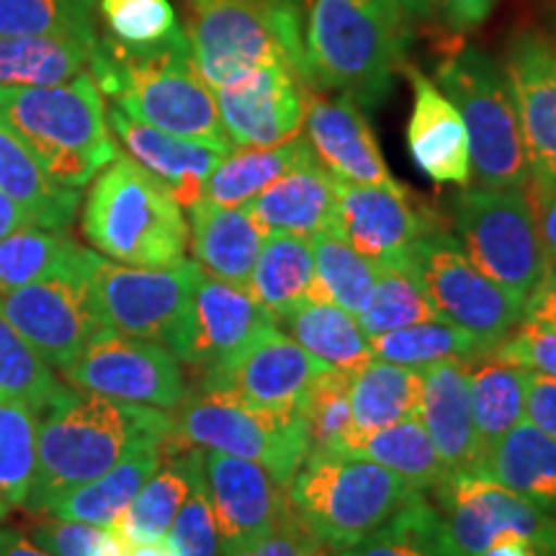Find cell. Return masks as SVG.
Instances as JSON below:
<instances>
[{"label": "cell", "instance_id": "21", "mask_svg": "<svg viewBox=\"0 0 556 556\" xmlns=\"http://www.w3.org/2000/svg\"><path fill=\"white\" fill-rule=\"evenodd\" d=\"M338 235L368 261L384 266L407 258L415 242L441 229L433 212L422 208L405 186H361L338 180Z\"/></svg>", "mask_w": 556, "mask_h": 556}, {"label": "cell", "instance_id": "33", "mask_svg": "<svg viewBox=\"0 0 556 556\" xmlns=\"http://www.w3.org/2000/svg\"><path fill=\"white\" fill-rule=\"evenodd\" d=\"M163 458L165 446L137 451V454L124 458L122 464H116L114 469H109L106 475L65 492L47 513L54 518L80 520V523L90 526H114L116 518L135 500L139 486L155 475Z\"/></svg>", "mask_w": 556, "mask_h": 556}, {"label": "cell", "instance_id": "41", "mask_svg": "<svg viewBox=\"0 0 556 556\" xmlns=\"http://www.w3.org/2000/svg\"><path fill=\"white\" fill-rule=\"evenodd\" d=\"M435 317L415 263L407 255V258L379 266L371 294H368L364 309L358 312V325L366 336H381V332L400 330Z\"/></svg>", "mask_w": 556, "mask_h": 556}, {"label": "cell", "instance_id": "55", "mask_svg": "<svg viewBox=\"0 0 556 556\" xmlns=\"http://www.w3.org/2000/svg\"><path fill=\"white\" fill-rule=\"evenodd\" d=\"M523 319H531V323H541L546 328L556 330V261H548L539 287L526 299Z\"/></svg>", "mask_w": 556, "mask_h": 556}, {"label": "cell", "instance_id": "27", "mask_svg": "<svg viewBox=\"0 0 556 556\" xmlns=\"http://www.w3.org/2000/svg\"><path fill=\"white\" fill-rule=\"evenodd\" d=\"M263 240L266 229L245 206H219L208 199L189 206L193 263L208 276L248 287Z\"/></svg>", "mask_w": 556, "mask_h": 556}, {"label": "cell", "instance_id": "32", "mask_svg": "<svg viewBox=\"0 0 556 556\" xmlns=\"http://www.w3.org/2000/svg\"><path fill=\"white\" fill-rule=\"evenodd\" d=\"M315 157L307 137L296 135L274 148H232L204 180L201 199L219 206H245L283 173Z\"/></svg>", "mask_w": 556, "mask_h": 556}, {"label": "cell", "instance_id": "4", "mask_svg": "<svg viewBox=\"0 0 556 556\" xmlns=\"http://www.w3.org/2000/svg\"><path fill=\"white\" fill-rule=\"evenodd\" d=\"M0 124L67 189L88 186L119 155L88 70L60 86L0 88Z\"/></svg>", "mask_w": 556, "mask_h": 556}, {"label": "cell", "instance_id": "25", "mask_svg": "<svg viewBox=\"0 0 556 556\" xmlns=\"http://www.w3.org/2000/svg\"><path fill=\"white\" fill-rule=\"evenodd\" d=\"M420 420L448 471L482 467L484 451L471 415L467 358L422 368Z\"/></svg>", "mask_w": 556, "mask_h": 556}, {"label": "cell", "instance_id": "16", "mask_svg": "<svg viewBox=\"0 0 556 556\" xmlns=\"http://www.w3.org/2000/svg\"><path fill=\"white\" fill-rule=\"evenodd\" d=\"M328 368L287 332L268 325L238 356L199 377V389L229 394L255 407L302 413L312 384Z\"/></svg>", "mask_w": 556, "mask_h": 556}, {"label": "cell", "instance_id": "60", "mask_svg": "<svg viewBox=\"0 0 556 556\" xmlns=\"http://www.w3.org/2000/svg\"><path fill=\"white\" fill-rule=\"evenodd\" d=\"M129 556H180L178 548L170 544V539L142 541V544H129Z\"/></svg>", "mask_w": 556, "mask_h": 556}, {"label": "cell", "instance_id": "49", "mask_svg": "<svg viewBox=\"0 0 556 556\" xmlns=\"http://www.w3.org/2000/svg\"><path fill=\"white\" fill-rule=\"evenodd\" d=\"M31 541L52 556H129V541L114 526L54 516L31 526Z\"/></svg>", "mask_w": 556, "mask_h": 556}, {"label": "cell", "instance_id": "26", "mask_svg": "<svg viewBox=\"0 0 556 556\" xmlns=\"http://www.w3.org/2000/svg\"><path fill=\"white\" fill-rule=\"evenodd\" d=\"M245 208L253 219L270 232L317 238V235H338V184L315 157L304 160L296 168L283 173L258 197L250 199Z\"/></svg>", "mask_w": 556, "mask_h": 556}, {"label": "cell", "instance_id": "54", "mask_svg": "<svg viewBox=\"0 0 556 556\" xmlns=\"http://www.w3.org/2000/svg\"><path fill=\"white\" fill-rule=\"evenodd\" d=\"M526 420L556 438V381L526 371Z\"/></svg>", "mask_w": 556, "mask_h": 556}, {"label": "cell", "instance_id": "11", "mask_svg": "<svg viewBox=\"0 0 556 556\" xmlns=\"http://www.w3.org/2000/svg\"><path fill=\"white\" fill-rule=\"evenodd\" d=\"M201 268L193 261L139 268L93 253L90 287L101 319L122 336L152 340L176 351Z\"/></svg>", "mask_w": 556, "mask_h": 556}, {"label": "cell", "instance_id": "40", "mask_svg": "<svg viewBox=\"0 0 556 556\" xmlns=\"http://www.w3.org/2000/svg\"><path fill=\"white\" fill-rule=\"evenodd\" d=\"M338 556H464L446 520L426 495H417L384 526Z\"/></svg>", "mask_w": 556, "mask_h": 556}, {"label": "cell", "instance_id": "39", "mask_svg": "<svg viewBox=\"0 0 556 556\" xmlns=\"http://www.w3.org/2000/svg\"><path fill=\"white\" fill-rule=\"evenodd\" d=\"M93 250L60 229L24 227L0 240V294L65 270L83 268Z\"/></svg>", "mask_w": 556, "mask_h": 556}, {"label": "cell", "instance_id": "10", "mask_svg": "<svg viewBox=\"0 0 556 556\" xmlns=\"http://www.w3.org/2000/svg\"><path fill=\"white\" fill-rule=\"evenodd\" d=\"M454 238L482 274L526 304L548 266L526 189H475L451 199Z\"/></svg>", "mask_w": 556, "mask_h": 556}, {"label": "cell", "instance_id": "57", "mask_svg": "<svg viewBox=\"0 0 556 556\" xmlns=\"http://www.w3.org/2000/svg\"><path fill=\"white\" fill-rule=\"evenodd\" d=\"M482 556H556L552 548H544L536 541L528 539H518V536H507L497 544H492Z\"/></svg>", "mask_w": 556, "mask_h": 556}, {"label": "cell", "instance_id": "17", "mask_svg": "<svg viewBox=\"0 0 556 556\" xmlns=\"http://www.w3.org/2000/svg\"><path fill=\"white\" fill-rule=\"evenodd\" d=\"M307 86L283 65H261L214 88L232 148H274L296 137L307 116Z\"/></svg>", "mask_w": 556, "mask_h": 556}, {"label": "cell", "instance_id": "34", "mask_svg": "<svg viewBox=\"0 0 556 556\" xmlns=\"http://www.w3.org/2000/svg\"><path fill=\"white\" fill-rule=\"evenodd\" d=\"M315 258L307 238L270 232L248 278V291L270 319L312 299Z\"/></svg>", "mask_w": 556, "mask_h": 556}, {"label": "cell", "instance_id": "50", "mask_svg": "<svg viewBox=\"0 0 556 556\" xmlns=\"http://www.w3.org/2000/svg\"><path fill=\"white\" fill-rule=\"evenodd\" d=\"M168 539L180 556H222L217 518H214L212 500H208L201 448L197 464H193L191 490L180 505L176 520H173Z\"/></svg>", "mask_w": 556, "mask_h": 556}, {"label": "cell", "instance_id": "31", "mask_svg": "<svg viewBox=\"0 0 556 556\" xmlns=\"http://www.w3.org/2000/svg\"><path fill=\"white\" fill-rule=\"evenodd\" d=\"M0 191L29 214L34 227L65 229L80 206V189H67L41 170L34 155L0 124Z\"/></svg>", "mask_w": 556, "mask_h": 556}, {"label": "cell", "instance_id": "23", "mask_svg": "<svg viewBox=\"0 0 556 556\" xmlns=\"http://www.w3.org/2000/svg\"><path fill=\"white\" fill-rule=\"evenodd\" d=\"M413 86L407 119V150L417 170L433 184L467 186L471 180L469 137L448 96L415 65L402 67Z\"/></svg>", "mask_w": 556, "mask_h": 556}, {"label": "cell", "instance_id": "5", "mask_svg": "<svg viewBox=\"0 0 556 556\" xmlns=\"http://www.w3.org/2000/svg\"><path fill=\"white\" fill-rule=\"evenodd\" d=\"M83 235L103 258L139 268L173 266L189 248L184 206L129 155H116L93 178L83 204Z\"/></svg>", "mask_w": 556, "mask_h": 556}, {"label": "cell", "instance_id": "58", "mask_svg": "<svg viewBox=\"0 0 556 556\" xmlns=\"http://www.w3.org/2000/svg\"><path fill=\"white\" fill-rule=\"evenodd\" d=\"M24 227H34L29 214H26L11 197H5V193L0 191V240L9 238V235L18 232V229Z\"/></svg>", "mask_w": 556, "mask_h": 556}, {"label": "cell", "instance_id": "24", "mask_svg": "<svg viewBox=\"0 0 556 556\" xmlns=\"http://www.w3.org/2000/svg\"><path fill=\"white\" fill-rule=\"evenodd\" d=\"M109 127L119 137L131 160H137L144 170H150L157 180H163L180 206L189 208L201 199L204 180L208 173L227 155L204 142H193L168 131H160L150 124H142L124 114L122 109L111 106L106 111Z\"/></svg>", "mask_w": 556, "mask_h": 556}, {"label": "cell", "instance_id": "13", "mask_svg": "<svg viewBox=\"0 0 556 556\" xmlns=\"http://www.w3.org/2000/svg\"><path fill=\"white\" fill-rule=\"evenodd\" d=\"M96 253V250H93ZM90 253L83 268L41 278L0 294V312L50 368H65L106 328L90 287Z\"/></svg>", "mask_w": 556, "mask_h": 556}, {"label": "cell", "instance_id": "8", "mask_svg": "<svg viewBox=\"0 0 556 556\" xmlns=\"http://www.w3.org/2000/svg\"><path fill=\"white\" fill-rule=\"evenodd\" d=\"M469 137L471 178L482 189H528V160L503 62L471 45L454 47L435 65Z\"/></svg>", "mask_w": 556, "mask_h": 556}, {"label": "cell", "instance_id": "43", "mask_svg": "<svg viewBox=\"0 0 556 556\" xmlns=\"http://www.w3.org/2000/svg\"><path fill=\"white\" fill-rule=\"evenodd\" d=\"M368 345H371L374 358L409 368H426L441 361H464L486 353L475 338L441 317L381 332V336H368Z\"/></svg>", "mask_w": 556, "mask_h": 556}, {"label": "cell", "instance_id": "48", "mask_svg": "<svg viewBox=\"0 0 556 556\" xmlns=\"http://www.w3.org/2000/svg\"><path fill=\"white\" fill-rule=\"evenodd\" d=\"M302 415L309 430V451L332 448L353 428L351 371L328 368L315 379Z\"/></svg>", "mask_w": 556, "mask_h": 556}, {"label": "cell", "instance_id": "29", "mask_svg": "<svg viewBox=\"0 0 556 556\" xmlns=\"http://www.w3.org/2000/svg\"><path fill=\"white\" fill-rule=\"evenodd\" d=\"M332 451L379 464L420 492H433V486L448 475L420 417H409V420L377 430L351 428Z\"/></svg>", "mask_w": 556, "mask_h": 556}, {"label": "cell", "instance_id": "3", "mask_svg": "<svg viewBox=\"0 0 556 556\" xmlns=\"http://www.w3.org/2000/svg\"><path fill=\"white\" fill-rule=\"evenodd\" d=\"M88 73L116 109L168 135L232 150L222 129L214 90L191 65L186 34L157 50H127L99 34Z\"/></svg>", "mask_w": 556, "mask_h": 556}, {"label": "cell", "instance_id": "56", "mask_svg": "<svg viewBox=\"0 0 556 556\" xmlns=\"http://www.w3.org/2000/svg\"><path fill=\"white\" fill-rule=\"evenodd\" d=\"M528 199L533 204V214H536V225L548 258L556 261V189L528 191Z\"/></svg>", "mask_w": 556, "mask_h": 556}, {"label": "cell", "instance_id": "9", "mask_svg": "<svg viewBox=\"0 0 556 556\" xmlns=\"http://www.w3.org/2000/svg\"><path fill=\"white\" fill-rule=\"evenodd\" d=\"M165 456L186 448L219 451L261 464L278 484L289 486L309 454L307 420L299 409H266L222 392L197 389L173 409Z\"/></svg>", "mask_w": 556, "mask_h": 556}, {"label": "cell", "instance_id": "45", "mask_svg": "<svg viewBox=\"0 0 556 556\" xmlns=\"http://www.w3.org/2000/svg\"><path fill=\"white\" fill-rule=\"evenodd\" d=\"M37 464V409L0 402V520L24 507Z\"/></svg>", "mask_w": 556, "mask_h": 556}, {"label": "cell", "instance_id": "51", "mask_svg": "<svg viewBox=\"0 0 556 556\" xmlns=\"http://www.w3.org/2000/svg\"><path fill=\"white\" fill-rule=\"evenodd\" d=\"M507 364L556 381V330L531 319H520L518 328L500 343L495 351Z\"/></svg>", "mask_w": 556, "mask_h": 556}, {"label": "cell", "instance_id": "30", "mask_svg": "<svg viewBox=\"0 0 556 556\" xmlns=\"http://www.w3.org/2000/svg\"><path fill=\"white\" fill-rule=\"evenodd\" d=\"M274 325L302 345L309 356L330 368L353 374L374 358L368 336L358 319L332 302L307 299L299 307L276 317Z\"/></svg>", "mask_w": 556, "mask_h": 556}, {"label": "cell", "instance_id": "15", "mask_svg": "<svg viewBox=\"0 0 556 556\" xmlns=\"http://www.w3.org/2000/svg\"><path fill=\"white\" fill-rule=\"evenodd\" d=\"M70 387L119 402L176 409L189 394L184 364L165 345L103 328L65 371Z\"/></svg>", "mask_w": 556, "mask_h": 556}, {"label": "cell", "instance_id": "59", "mask_svg": "<svg viewBox=\"0 0 556 556\" xmlns=\"http://www.w3.org/2000/svg\"><path fill=\"white\" fill-rule=\"evenodd\" d=\"M0 556H52L45 548H39L29 536L11 531V528H0Z\"/></svg>", "mask_w": 556, "mask_h": 556}, {"label": "cell", "instance_id": "35", "mask_svg": "<svg viewBox=\"0 0 556 556\" xmlns=\"http://www.w3.org/2000/svg\"><path fill=\"white\" fill-rule=\"evenodd\" d=\"M422 368L371 358L351 374L353 430H377L420 417Z\"/></svg>", "mask_w": 556, "mask_h": 556}, {"label": "cell", "instance_id": "37", "mask_svg": "<svg viewBox=\"0 0 556 556\" xmlns=\"http://www.w3.org/2000/svg\"><path fill=\"white\" fill-rule=\"evenodd\" d=\"M199 448H186L170 454L165 464H160L148 482L139 486L135 500L127 510L116 518L114 528L129 544L155 541L168 536L173 520H176L180 505L191 490L193 464H197Z\"/></svg>", "mask_w": 556, "mask_h": 556}, {"label": "cell", "instance_id": "28", "mask_svg": "<svg viewBox=\"0 0 556 556\" xmlns=\"http://www.w3.org/2000/svg\"><path fill=\"white\" fill-rule=\"evenodd\" d=\"M479 471L520 497L556 513V438L526 417L490 446Z\"/></svg>", "mask_w": 556, "mask_h": 556}, {"label": "cell", "instance_id": "46", "mask_svg": "<svg viewBox=\"0 0 556 556\" xmlns=\"http://www.w3.org/2000/svg\"><path fill=\"white\" fill-rule=\"evenodd\" d=\"M106 37L127 50H157L184 37L170 0H99Z\"/></svg>", "mask_w": 556, "mask_h": 556}, {"label": "cell", "instance_id": "53", "mask_svg": "<svg viewBox=\"0 0 556 556\" xmlns=\"http://www.w3.org/2000/svg\"><path fill=\"white\" fill-rule=\"evenodd\" d=\"M497 0H430V18L441 21L451 34H469L479 29Z\"/></svg>", "mask_w": 556, "mask_h": 556}, {"label": "cell", "instance_id": "7", "mask_svg": "<svg viewBox=\"0 0 556 556\" xmlns=\"http://www.w3.org/2000/svg\"><path fill=\"white\" fill-rule=\"evenodd\" d=\"M287 492L296 516L336 552L366 539L417 495H426L394 471L332 448L309 451Z\"/></svg>", "mask_w": 556, "mask_h": 556}, {"label": "cell", "instance_id": "19", "mask_svg": "<svg viewBox=\"0 0 556 556\" xmlns=\"http://www.w3.org/2000/svg\"><path fill=\"white\" fill-rule=\"evenodd\" d=\"M268 325H274V319L261 309L248 287L222 281L201 270L173 356L204 377L238 356Z\"/></svg>", "mask_w": 556, "mask_h": 556}, {"label": "cell", "instance_id": "6", "mask_svg": "<svg viewBox=\"0 0 556 556\" xmlns=\"http://www.w3.org/2000/svg\"><path fill=\"white\" fill-rule=\"evenodd\" d=\"M191 65L208 88L261 65H283L309 90L302 0H186Z\"/></svg>", "mask_w": 556, "mask_h": 556}, {"label": "cell", "instance_id": "38", "mask_svg": "<svg viewBox=\"0 0 556 556\" xmlns=\"http://www.w3.org/2000/svg\"><path fill=\"white\" fill-rule=\"evenodd\" d=\"M90 52L70 37H0V88L60 86L86 73Z\"/></svg>", "mask_w": 556, "mask_h": 556}, {"label": "cell", "instance_id": "52", "mask_svg": "<svg viewBox=\"0 0 556 556\" xmlns=\"http://www.w3.org/2000/svg\"><path fill=\"white\" fill-rule=\"evenodd\" d=\"M232 556H338V552L330 544H325L291 507L266 536L253 541Z\"/></svg>", "mask_w": 556, "mask_h": 556}, {"label": "cell", "instance_id": "47", "mask_svg": "<svg viewBox=\"0 0 556 556\" xmlns=\"http://www.w3.org/2000/svg\"><path fill=\"white\" fill-rule=\"evenodd\" d=\"M62 387L0 312V402H26L39 413Z\"/></svg>", "mask_w": 556, "mask_h": 556}, {"label": "cell", "instance_id": "61", "mask_svg": "<svg viewBox=\"0 0 556 556\" xmlns=\"http://www.w3.org/2000/svg\"><path fill=\"white\" fill-rule=\"evenodd\" d=\"M409 18H430V0H402Z\"/></svg>", "mask_w": 556, "mask_h": 556}, {"label": "cell", "instance_id": "20", "mask_svg": "<svg viewBox=\"0 0 556 556\" xmlns=\"http://www.w3.org/2000/svg\"><path fill=\"white\" fill-rule=\"evenodd\" d=\"M204 479L222 556H232L258 541L291 510L287 486L278 484L261 464L201 448Z\"/></svg>", "mask_w": 556, "mask_h": 556}, {"label": "cell", "instance_id": "12", "mask_svg": "<svg viewBox=\"0 0 556 556\" xmlns=\"http://www.w3.org/2000/svg\"><path fill=\"white\" fill-rule=\"evenodd\" d=\"M409 258L435 315L462 328L486 353L495 351L523 319V302L490 281L464 255L454 235L435 229L415 242Z\"/></svg>", "mask_w": 556, "mask_h": 556}, {"label": "cell", "instance_id": "44", "mask_svg": "<svg viewBox=\"0 0 556 556\" xmlns=\"http://www.w3.org/2000/svg\"><path fill=\"white\" fill-rule=\"evenodd\" d=\"M99 0H0V37H70L96 47Z\"/></svg>", "mask_w": 556, "mask_h": 556}, {"label": "cell", "instance_id": "36", "mask_svg": "<svg viewBox=\"0 0 556 556\" xmlns=\"http://www.w3.org/2000/svg\"><path fill=\"white\" fill-rule=\"evenodd\" d=\"M467 364L471 415L486 454L492 443L526 417V368L507 364L492 351L467 358Z\"/></svg>", "mask_w": 556, "mask_h": 556}, {"label": "cell", "instance_id": "18", "mask_svg": "<svg viewBox=\"0 0 556 556\" xmlns=\"http://www.w3.org/2000/svg\"><path fill=\"white\" fill-rule=\"evenodd\" d=\"M531 173V191L556 189V58L544 34L520 29L503 60Z\"/></svg>", "mask_w": 556, "mask_h": 556}, {"label": "cell", "instance_id": "14", "mask_svg": "<svg viewBox=\"0 0 556 556\" xmlns=\"http://www.w3.org/2000/svg\"><path fill=\"white\" fill-rule=\"evenodd\" d=\"M435 507L464 556H482L507 536L536 541L556 552V513H548L484 471H448L433 486Z\"/></svg>", "mask_w": 556, "mask_h": 556}, {"label": "cell", "instance_id": "22", "mask_svg": "<svg viewBox=\"0 0 556 556\" xmlns=\"http://www.w3.org/2000/svg\"><path fill=\"white\" fill-rule=\"evenodd\" d=\"M304 127L315 160L330 176L345 184L402 189L400 180L389 173L366 111L353 99L343 93L323 96L319 90H309Z\"/></svg>", "mask_w": 556, "mask_h": 556}, {"label": "cell", "instance_id": "42", "mask_svg": "<svg viewBox=\"0 0 556 556\" xmlns=\"http://www.w3.org/2000/svg\"><path fill=\"white\" fill-rule=\"evenodd\" d=\"M312 258H315V283L312 299L332 302L353 317L364 309L374 281H377V263L361 255L351 242H345L336 232L317 235L309 240Z\"/></svg>", "mask_w": 556, "mask_h": 556}, {"label": "cell", "instance_id": "1", "mask_svg": "<svg viewBox=\"0 0 556 556\" xmlns=\"http://www.w3.org/2000/svg\"><path fill=\"white\" fill-rule=\"evenodd\" d=\"M173 417L165 409L119 402L65 384L37 413V464L29 513H47L65 492L106 475L124 458L165 446Z\"/></svg>", "mask_w": 556, "mask_h": 556}, {"label": "cell", "instance_id": "2", "mask_svg": "<svg viewBox=\"0 0 556 556\" xmlns=\"http://www.w3.org/2000/svg\"><path fill=\"white\" fill-rule=\"evenodd\" d=\"M409 16L402 0H315L304 21L309 90L377 109L405 67Z\"/></svg>", "mask_w": 556, "mask_h": 556}, {"label": "cell", "instance_id": "62", "mask_svg": "<svg viewBox=\"0 0 556 556\" xmlns=\"http://www.w3.org/2000/svg\"><path fill=\"white\" fill-rule=\"evenodd\" d=\"M548 39V45H552V52H554V58H556V21H554V31H552V37H546Z\"/></svg>", "mask_w": 556, "mask_h": 556}]
</instances>
